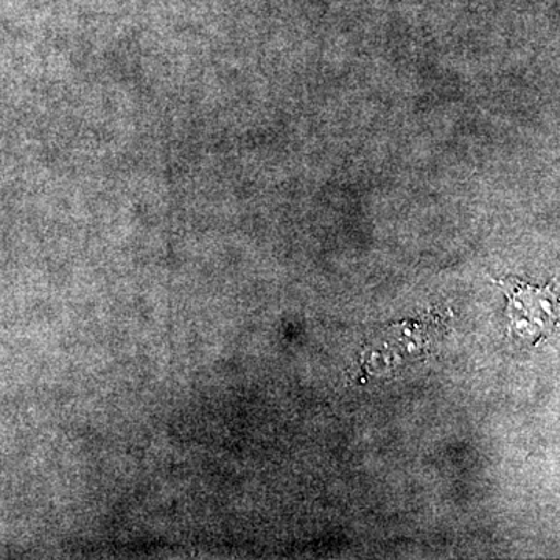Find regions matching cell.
<instances>
[{
	"mask_svg": "<svg viewBox=\"0 0 560 560\" xmlns=\"http://www.w3.org/2000/svg\"><path fill=\"white\" fill-rule=\"evenodd\" d=\"M503 290L510 296L512 308L515 316L522 315L523 318L530 319L533 324H539L541 331H550L555 319V302L552 293L548 289H536L522 280L508 279L499 280Z\"/></svg>",
	"mask_w": 560,
	"mask_h": 560,
	"instance_id": "cell-1",
	"label": "cell"
}]
</instances>
